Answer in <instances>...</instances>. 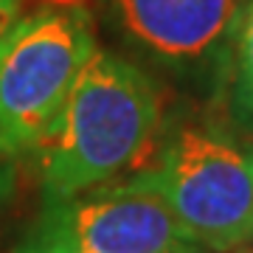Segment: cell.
<instances>
[{"label": "cell", "mask_w": 253, "mask_h": 253, "mask_svg": "<svg viewBox=\"0 0 253 253\" xmlns=\"http://www.w3.org/2000/svg\"><path fill=\"white\" fill-rule=\"evenodd\" d=\"M161 132V96L141 68L93 51L40 149L42 203L144 169Z\"/></svg>", "instance_id": "1"}, {"label": "cell", "mask_w": 253, "mask_h": 253, "mask_svg": "<svg viewBox=\"0 0 253 253\" xmlns=\"http://www.w3.org/2000/svg\"><path fill=\"white\" fill-rule=\"evenodd\" d=\"M96 51L84 0H40L0 40V158L40 152Z\"/></svg>", "instance_id": "2"}, {"label": "cell", "mask_w": 253, "mask_h": 253, "mask_svg": "<svg viewBox=\"0 0 253 253\" xmlns=\"http://www.w3.org/2000/svg\"><path fill=\"white\" fill-rule=\"evenodd\" d=\"M11 253H206L177 222L152 169L42 203Z\"/></svg>", "instance_id": "3"}, {"label": "cell", "mask_w": 253, "mask_h": 253, "mask_svg": "<svg viewBox=\"0 0 253 253\" xmlns=\"http://www.w3.org/2000/svg\"><path fill=\"white\" fill-rule=\"evenodd\" d=\"M149 169L203 251L228 253L253 236V155L228 135L186 126L161 146Z\"/></svg>", "instance_id": "4"}, {"label": "cell", "mask_w": 253, "mask_h": 253, "mask_svg": "<svg viewBox=\"0 0 253 253\" xmlns=\"http://www.w3.org/2000/svg\"><path fill=\"white\" fill-rule=\"evenodd\" d=\"M126 34L166 62H194L219 45L236 0H107Z\"/></svg>", "instance_id": "5"}, {"label": "cell", "mask_w": 253, "mask_h": 253, "mask_svg": "<svg viewBox=\"0 0 253 253\" xmlns=\"http://www.w3.org/2000/svg\"><path fill=\"white\" fill-rule=\"evenodd\" d=\"M236 110L253 121V0L236 11Z\"/></svg>", "instance_id": "6"}, {"label": "cell", "mask_w": 253, "mask_h": 253, "mask_svg": "<svg viewBox=\"0 0 253 253\" xmlns=\"http://www.w3.org/2000/svg\"><path fill=\"white\" fill-rule=\"evenodd\" d=\"M20 6H23V0H0V40L11 28V23L17 20Z\"/></svg>", "instance_id": "7"}, {"label": "cell", "mask_w": 253, "mask_h": 253, "mask_svg": "<svg viewBox=\"0 0 253 253\" xmlns=\"http://www.w3.org/2000/svg\"><path fill=\"white\" fill-rule=\"evenodd\" d=\"M9 191H11V177H9V172H6V166L0 163V206L6 203Z\"/></svg>", "instance_id": "8"}, {"label": "cell", "mask_w": 253, "mask_h": 253, "mask_svg": "<svg viewBox=\"0 0 253 253\" xmlns=\"http://www.w3.org/2000/svg\"><path fill=\"white\" fill-rule=\"evenodd\" d=\"M245 253H251V251H245Z\"/></svg>", "instance_id": "9"}]
</instances>
